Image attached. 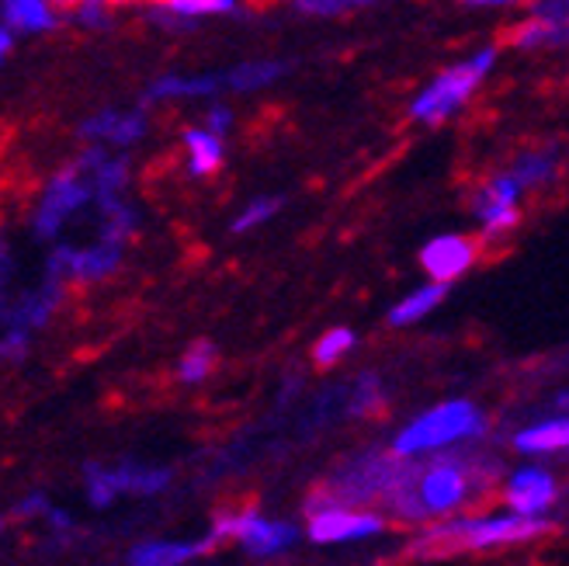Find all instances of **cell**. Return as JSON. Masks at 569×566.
<instances>
[{"label": "cell", "mask_w": 569, "mask_h": 566, "mask_svg": "<svg viewBox=\"0 0 569 566\" xmlns=\"http://www.w3.org/2000/svg\"><path fill=\"white\" fill-rule=\"evenodd\" d=\"M546 525L528 515H507V518H455L438 528H431L423 539L413 546L417 556H448L459 549H490L507 543H525L542 535Z\"/></svg>", "instance_id": "cell-1"}, {"label": "cell", "mask_w": 569, "mask_h": 566, "mask_svg": "<svg viewBox=\"0 0 569 566\" xmlns=\"http://www.w3.org/2000/svg\"><path fill=\"white\" fill-rule=\"evenodd\" d=\"M497 63V49H479L472 52L466 63H455L445 73H438L427 88L410 101V119L423 122V126H438L445 119H451L482 83Z\"/></svg>", "instance_id": "cell-2"}, {"label": "cell", "mask_w": 569, "mask_h": 566, "mask_svg": "<svg viewBox=\"0 0 569 566\" xmlns=\"http://www.w3.org/2000/svg\"><path fill=\"white\" fill-rule=\"evenodd\" d=\"M472 435H482V414L466 400H448L435 410L420 414L413 424H407L392 451L396 456H417V451H435Z\"/></svg>", "instance_id": "cell-3"}, {"label": "cell", "mask_w": 569, "mask_h": 566, "mask_svg": "<svg viewBox=\"0 0 569 566\" xmlns=\"http://www.w3.org/2000/svg\"><path fill=\"white\" fill-rule=\"evenodd\" d=\"M91 198H98V188H94L91 175L83 171L80 160L70 163V167H63V171H56L46 181V188L39 195V206L32 212V230H36V237L52 240L56 234L63 230V222L73 219L83 206L91 202Z\"/></svg>", "instance_id": "cell-4"}, {"label": "cell", "mask_w": 569, "mask_h": 566, "mask_svg": "<svg viewBox=\"0 0 569 566\" xmlns=\"http://www.w3.org/2000/svg\"><path fill=\"white\" fill-rule=\"evenodd\" d=\"M413 473V466L403 463V456H372L365 459H355L351 466H345L333 479V490L327 497H340V500H372V497H382V500H392V494L407 484V476Z\"/></svg>", "instance_id": "cell-5"}, {"label": "cell", "mask_w": 569, "mask_h": 566, "mask_svg": "<svg viewBox=\"0 0 569 566\" xmlns=\"http://www.w3.org/2000/svg\"><path fill=\"white\" fill-rule=\"evenodd\" d=\"M469 469H472L469 463H455V456H445L435 466L417 469L413 497L423 507V515H441V512H451V507H459L472 484Z\"/></svg>", "instance_id": "cell-6"}, {"label": "cell", "mask_w": 569, "mask_h": 566, "mask_svg": "<svg viewBox=\"0 0 569 566\" xmlns=\"http://www.w3.org/2000/svg\"><path fill=\"white\" fill-rule=\"evenodd\" d=\"M521 185L518 178L503 171V175H493L487 185H482L476 195H472V212L482 226V237L487 240H497L503 234H510L518 226V202H521Z\"/></svg>", "instance_id": "cell-7"}, {"label": "cell", "mask_w": 569, "mask_h": 566, "mask_svg": "<svg viewBox=\"0 0 569 566\" xmlns=\"http://www.w3.org/2000/svg\"><path fill=\"white\" fill-rule=\"evenodd\" d=\"M126 244L111 240H94L88 247H60L49 254V278H73V281H101L122 261Z\"/></svg>", "instance_id": "cell-8"}, {"label": "cell", "mask_w": 569, "mask_h": 566, "mask_svg": "<svg viewBox=\"0 0 569 566\" xmlns=\"http://www.w3.org/2000/svg\"><path fill=\"white\" fill-rule=\"evenodd\" d=\"M476 261H479V244L462 234H441L435 240H427L420 250V268L435 281H445V286L462 278Z\"/></svg>", "instance_id": "cell-9"}, {"label": "cell", "mask_w": 569, "mask_h": 566, "mask_svg": "<svg viewBox=\"0 0 569 566\" xmlns=\"http://www.w3.org/2000/svg\"><path fill=\"white\" fill-rule=\"evenodd\" d=\"M222 535H240V543L253 553V556H271L278 549H284L292 543V528L278 525V522H264L261 515H230L219 518L212 539H222Z\"/></svg>", "instance_id": "cell-10"}, {"label": "cell", "mask_w": 569, "mask_h": 566, "mask_svg": "<svg viewBox=\"0 0 569 566\" xmlns=\"http://www.w3.org/2000/svg\"><path fill=\"white\" fill-rule=\"evenodd\" d=\"M382 532V518L376 515H361L351 512V507H323L320 515H312L309 522V535L317 543H345V539H361V535H376Z\"/></svg>", "instance_id": "cell-11"}, {"label": "cell", "mask_w": 569, "mask_h": 566, "mask_svg": "<svg viewBox=\"0 0 569 566\" xmlns=\"http://www.w3.org/2000/svg\"><path fill=\"white\" fill-rule=\"evenodd\" d=\"M80 136L91 143H111V147H132L147 136V116L142 111H98L80 126Z\"/></svg>", "instance_id": "cell-12"}, {"label": "cell", "mask_w": 569, "mask_h": 566, "mask_svg": "<svg viewBox=\"0 0 569 566\" xmlns=\"http://www.w3.org/2000/svg\"><path fill=\"white\" fill-rule=\"evenodd\" d=\"M556 500V479L546 469H521L510 476L507 484V504L515 507L518 515H542L546 507Z\"/></svg>", "instance_id": "cell-13"}, {"label": "cell", "mask_w": 569, "mask_h": 566, "mask_svg": "<svg viewBox=\"0 0 569 566\" xmlns=\"http://www.w3.org/2000/svg\"><path fill=\"white\" fill-rule=\"evenodd\" d=\"M63 299V289H60V278H49L46 286L32 289V292H24L14 306H11V314H8V327L11 330H24V334H32L39 327L49 324V317L56 314V306H60Z\"/></svg>", "instance_id": "cell-14"}, {"label": "cell", "mask_w": 569, "mask_h": 566, "mask_svg": "<svg viewBox=\"0 0 569 566\" xmlns=\"http://www.w3.org/2000/svg\"><path fill=\"white\" fill-rule=\"evenodd\" d=\"M226 88V73H170L150 83V101H178V98H209Z\"/></svg>", "instance_id": "cell-15"}, {"label": "cell", "mask_w": 569, "mask_h": 566, "mask_svg": "<svg viewBox=\"0 0 569 566\" xmlns=\"http://www.w3.org/2000/svg\"><path fill=\"white\" fill-rule=\"evenodd\" d=\"M184 153H188V175L194 178H209L222 167V136L212 132L209 126L202 129H184Z\"/></svg>", "instance_id": "cell-16"}, {"label": "cell", "mask_w": 569, "mask_h": 566, "mask_svg": "<svg viewBox=\"0 0 569 566\" xmlns=\"http://www.w3.org/2000/svg\"><path fill=\"white\" fill-rule=\"evenodd\" d=\"M510 175L518 178V185L528 188H546L556 175H559V150L556 147H535L528 153H521L515 163L507 167Z\"/></svg>", "instance_id": "cell-17"}, {"label": "cell", "mask_w": 569, "mask_h": 566, "mask_svg": "<svg viewBox=\"0 0 569 566\" xmlns=\"http://www.w3.org/2000/svg\"><path fill=\"white\" fill-rule=\"evenodd\" d=\"M52 0H4V28L11 32H49L56 24Z\"/></svg>", "instance_id": "cell-18"}, {"label": "cell", "mask_w": 569, "mask_h": 566, "mask_svg": "<svg viewBox=\"0 0 569 566\" xmlns=\"http://www.w3.org/2000/svg\"><path fill=\"white\" fill-rule=\"evenodd\" d=\"M445 292H448L445 281H427V286L413 289L410 296H403L400 302H396V306L389 309V324H392V327H407V324L423 320V317L431 314V309L445 299Z\"/></svg>", "instance_id": "cell-19"}, {"label": "cell", "mask_w": 569, "mask_h": 566, "mask_svg": "<svg viewBox=\"0 0 569 566\" xmlns=\"http://www.w3.org/2000/svg\"><path fill=\"white\" fill-rule=\"evenodd\" d=\"M284 73H289V63H281V60H250V63L226 70V88L230 91H261Z\"/></svg>", "instance_id": "cell-20"}, {"label": "cell", "mask_w": 569, "mask_h": 566, "mask_svg": "<svg viewBox=\"0 0 569 566\" xmlns=\"http://www.w3.org/2000/svg\"><path fill=\"white\" fill-rule=\"evenodd\" d=\"M515 445L521 451H562V448H569V414L542 420V424H531V428L518 431Z\"/></svg>", "instance_id": "cell-21"}, {"label": "cell", "mask_w": 569, "mask_h": 566, "mask_svg": "<svg viewBox=\"0 0 569 566\" xmlns=\"http://www.w3.org/2000/svg\"><path fill=\"white\" fill-rule=\"evenodd\" d=\"M157 11L170 21L181 24L191 18H209V14H230L237 11V0H153Z\"/></svg>", "instance_id": "cell-22"}, {"label": "cell", "mask_w": 569, "mask_h": 566, "mask_svg": "<svg viewBox=\"0 0 569 566\" xmlns=\"http://www.w3.org/2000/svg\"><path fill=\"white\" fill-rule=\"evenodd\" d=\"M209 543H191V546H174V543H147L132 553V566H178L191 556L202 553Z\"/></svg>", "instance_id": "cell-23"}, {"label": "cell", "mask_w": 569, "mask_h": 566, "mask_svg": "<svg viewBox=\"0 0 569 566\" xmlns=\"http://www.w3.org/2000/svg\"><path fill=\"white\" fill-rule=\"evenodd\" d=\"M216 369V348L206 345V341H198L184 351V358L178 361V376L184 383H202L209 373Z\"/></svg>", "instance_id": "cell-24"}, {"label": "cell", "mask_w": 569, "mask_h": 566, "mask_svg": "<svg viewBox=\"0 0 569 566\" xmlns=\"http://www.w3.org/2000/svg\"><path fill=\"white\" fill-rule=\"evenodd\" d=\"M351 348H355V334L348 327H333L317 341L312 358H317V365H323V369H327V365H333L337 358H345Z\"/></svg>", "instance_id": "cell-25"}, {"label": "cell", "mask_w": 569, "mask_h": 566, "mask_svg": "<svg viewBox=\"0 0 569 566\" xmlns=\"http://www.w3.org/2000/svg\"><path fill=\"white\" fill-rule=\"evenodd\" d=\"M278 209H281L278 198H253V202H247V209L233 219V234L258 230V226H264Z\"/></svg>", "instance_id": "cell-26"}, {"label": "cell", "mask_w": 569, "mask_h": 566, "mask_svg": "<svg viewBox=\"0 0 569 566\" xmlns=\"http://www.w3.org/2000/svg\"><path fill=\"white\" fill-rule=\"evenodd\" d=\"M88 484H91V500H94L98 507H104L111 497L122 494L119 479H116V469H101V466H94V469L88 473Z\"/></svg>", "instance_id": "cell-27"}, {"label": "cell", "mask_w": 569, "mask_h": 566, "mask_svg": "<svg viewBox=\"0 0 569 566\" xmlns=\"http://www.w3.org/2000/svg\"><path fill=\"white\" fill-rule=\"evenodd\" d=\"M292 4L306 14H340L361 4H376V0H292Z\"/></svg>", "instance_id": "cell-28"}, {"label": "cell", "mask_w": 569, "mask_h": 566, "mask_svg": "<svg viewBox=\"0 0 569 566\" xmlns=\"http://www.w3.org/2000/svg\"><path fill=\"white\" fill-rule=\"evenodd\" d=\"M108 8H111V0H80V4L73 8V18L83 28H94L108 18Z\"/></svg>", "instance_id": "cell-29"}, {"label": "cell", "mask_w": 569, "mask_h": 566, "mask_svg": "<svg viewBox=\"0 0 569 566\" xmlns=\"http://www.w3.org/2000/svg\"><path fill=\"white\" fill-rule=\"evenodd\" d=\"M230 122H233V116H230V108H226V105H212V108H209L206 126H209L212 132L226 136V129H230Z\"/></svg>", "instance_id": "cell-30"}, {"label": "cell", "mask_w": 569, "mask_h": 566, "mask_svg": "<svg viewBox=\"0 0 569 566\" xmlns=\"http://www.w3.org/2000/svg\"><path fill=\"white\" fill-rule=\"evenodd\" d=\"M462 4H490V8H497V4H521V0H462Z\"/></svg>", "instance_id": "cell-31"}, {"label": "cell", "mask_w": 569, "mask_h": 566, "mask_svg": "<svg viewBox=\"0 0 569 566\" xmlns=\"http://www.w3.org/2000/svg\"><path fill=\"white\" fill-rule=\"evenodd\" d=\"M52 4H56V8H77L80 0H52Z\"/></svg>", "instance_id": "cell-32"}, {"label": "cell", "mask_w": 569, "mask_h": 566, "mask_svg": "<svg viewBox=\"0 0 569 566\" xmlns=\"http://www.w3.org/2000/svg\"><path fill=\"white\" fill-rule=\"evenodd\" d=\"M559 407H562V410L569 414V393H562V396H559Z\"/></svg>", "instance_id": "cell-33"}, {"label": "cell", "mask_w": 569, "mask_h": 566, "mask_svg": "<svg viewBox=\"0 0 569 566\" xmlns=\"http://www.w3.org/2000/svg\"><path fill=\"white\" fill-rule=\"evenodd\" d=\"M111 4H119V0H111Z\"/></svg>", "instance_id": "cell-34"}]
</instances>
